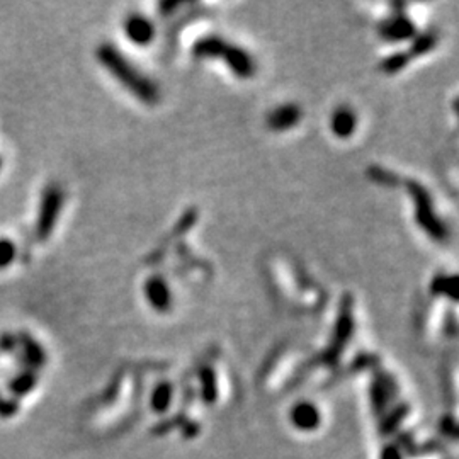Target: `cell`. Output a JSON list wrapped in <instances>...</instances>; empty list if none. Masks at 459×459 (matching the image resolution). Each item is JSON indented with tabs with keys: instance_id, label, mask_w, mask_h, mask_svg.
Here are the masks:
<instances>
[{
	"instance_id": "6da1fadb",
	"label": "cell",
	"mask_w": 459,
	"mask_h": 459,
	"mask_svg": "<svg viewBox=\"0 0 459 459\" xmlns=\"http://www.w3.org/2000/svg\"><path fill=\"white\" fill-rule=\"evenodd\" d=\"M193 55L199 60L220 58L239 78H252L256 73V61L250 56V53L240 46L228 43L220 36H206L196 41Z\"/></svg>"
},
{
	"instance_id": "7a4b0ae2",
	"label": "cell",
	"mask_w": 459,
	"mask_h": 459,
	"mask_svg": "<svg viewBox=\"0 0 459 459\" xmlns=\"http://www.w3.org/2000/svg\"><path fill=\"white\" fill-rule=\"evenodd\" d=\"M101 60L104 65L111 70L118 81L123 83L126 89L135 95L136 99H140L145 104H157L160 99V92L158 87L150 81L148 77H145L143 73L138 72L129 61L121 53L116 52L111 46H104L101 49Z\"/></svg>"
},
{
	"instance_id": "3957f363",
	"label": "cell",
	"mask_w": 459,
	"mask_h": 459,
	"mask_svg": "<svg viewBox=\"0 0 459 459\" xmlns=\"http://www.w3.org/2000/svg\"><path fill=\"white\" fill-rule=\"evenodd\" d=\"M405 186H407L408 194H410L413 201L417 225H419L431 239L439 242L444 240L446 235H448V230H446L444 223H442L439 216H437L431 193L425 189L422 184L417 181H407Z\"/></svg>"
},
{
	"instance_id": "277c9868",
	"label": "cell",
	"mask_w": 459,
	"mask_h": 459,
	"mask_svg": "<svg viewBox=\"0 0 459 459\" xmlns=\"http://www.w3.org/2000/svg\"><path fill=\"white\" fill-rule=\"evenodd\" d=\"M302 118L303 109L298 104H282V106L274 107V109L267 114L266 123L269 129H273L275 133H281L298 126Z\"/></svg>"
},
{
	"instance_id": "5b68a950",
	"label": "cell",
	"mask_w": 459,
	"mask_h": 459,
	"mask_svg": "<svg viewBox=\"0 0 459 459\" xmlns=\"http://www.w3.org/2000/svg\"><path fill=\"white\" fill-rule=\"evenodd\" d=\"M379 35L385 37L386 41H390V43H402V41L413 40L417 36V29L410 18L398 12L393 18H390L381 24Z\"/></svg>"
},
{
	"instance_id": "8992f818",
	"label": "cell",
	"mask_w": 459,
	"mask_h": 459,
	"mask_svg": "<svg viewBox=\"0 0 459 459\" xmlns=\"http://www.w3.org/2000/svg\"><path fill=\"white\" fill-rule=\"evenodd\" d=\"M145 296H147L150 306L155 308L157 311H169L172 306V293L165 279L160 275H152L145 282Z\"/></svg>"
},
{
	"instance_id": "52a82bcc",
	"label": "cell",
	"mask_w": 459,
	"mask_h": 459,
	"mask_svg": "<svg viewBox=\"0 0 459 459\" xmlns=\"http://www.w3.org/2000/svg\"><path fill=\"white\" fill-rule=\"evenodd\" d=\"M124 31L129 37L131 43L138 46H148L155 40V26L148 18L145 16H129L126 24H124Z\"/></svg>"
},
{
	"instance_id": "ba28073f",
	"label": "cell",
	"mask_w": 459,
	"mask_h": 459,
	"mask_svg": "<svg viewBox=\"0 0 459 459\" xmlns=\"http://www.w3.org/2000/svg\"><path fill=\"white\" fill-rule=\"evenodd\" d=\"M357 128V116L350 107L340 106L333 111L330 118V129L332 133L340 140H347L354 135Z\"/></svg>"
},
{
	"instance_id": "9c48e42d",
	"label": "cell",
	"mask_w": 459,
	"mask_h": 459,
	"mask_svg": "<svg viewBox=\"0 0 459 459\" xmlns=\"http://www.w3.org/2000/svg\"><path fill=\"white\" fill-rule=\"evenodd\" d=\"M436 44H437L436 32L429 31V32H424V35L415 36L412 41V48H410V52H408V56L410 58L422 56V55H425V53L431 52L432 48H436Z\"/></svg>"
},
{
	"instance_id": "30bf717a",
	"label": "cell",
	"mask_w": 459,
	"mask_h": 459,
	"mask_svg": "<svg viewBox=\"0 0 459 459\" xmlns=\"http://www.w3.org/2000/svg\"><path fill=\"white\" fill-rule=\"evenodd\" d=\"M431 291L434 294L448 296L451 302H456V279L449 275H437L432 281Z\"/></svg>"
},
{
	"instance_id": "8fae6325",
	"label": "cell",
	"mask_w": 459,
	"mask_h": 459,
	"mask_svg": "<svg viewBox=\"0 0 459 459\" xmlns=\"http://www.w3.org/2000/svg\"><path fill=\"white\" fill-rule=\"evenodd\" d=\"M412 58L408 56V53H403V52H398V53H393V55L386 56L385 60L381 61V70L388 75H395L398 72H402V70L410 64Z\"/></svg>"
},
{
	"instance_id": "7c38bea8",
	"label": "cell",
	"mask_w": 459,
	"mask_h": 459,
	"mask_svg": "<svg viewBox=\"0 0 459 459\" xmlns=\"http://www.w3.org/2000/svg\"><path fill=\"white\" fill-rule=\"evenodd\" d=\"M367 175H369L371 181L379 184V186H396V184H398L396 175L391 174L390 170L381 169V167H369V169H367Z\"/></svg>"
}]
</instances>
